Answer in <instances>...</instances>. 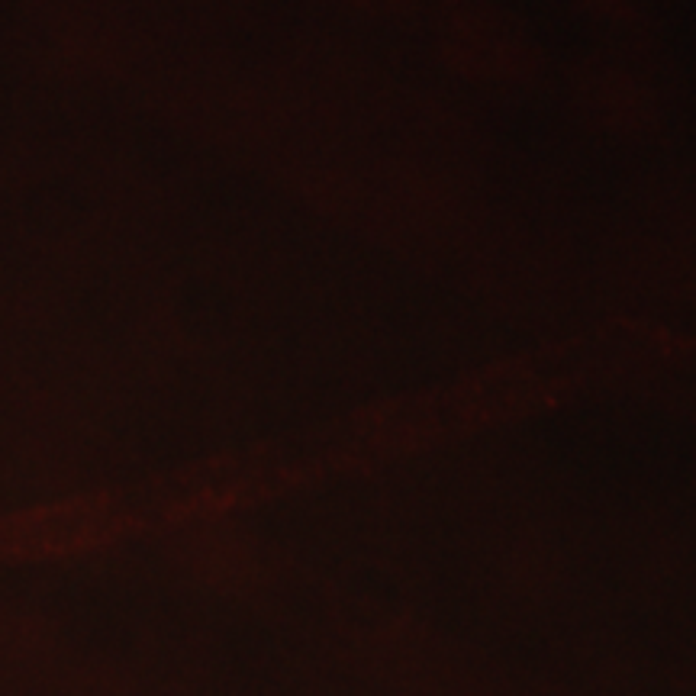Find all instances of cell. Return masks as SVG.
I'll use <instances>...</instances> for the list:
<instances>
[]
</instances>
